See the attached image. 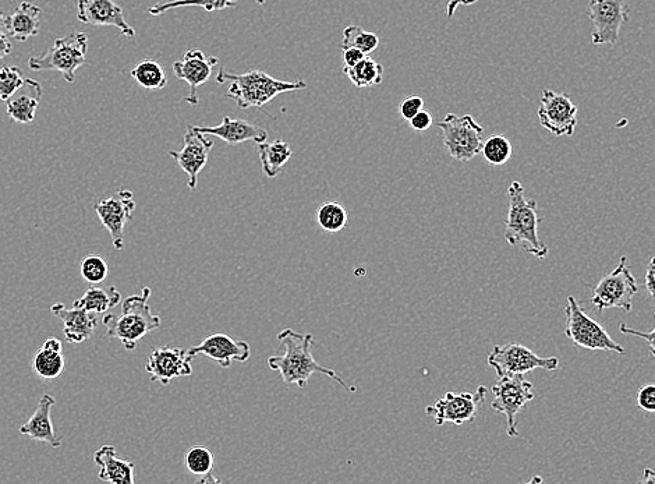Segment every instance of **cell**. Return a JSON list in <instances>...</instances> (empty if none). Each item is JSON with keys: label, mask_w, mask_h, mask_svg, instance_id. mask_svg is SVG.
<instances>
[{"label": "cell", "mask_w": 655, "mask_h": 484, "mask_svg": "<svg viewBox=\"0 0 655 484\" xmlns=\"http://www.w3.org/2000/svg\"><path fill=\"white\" fill-rule=\"evenodd\" d=\"M278 339L281 342L283 353L268 358V367L281 374L286 384H295L299 388H306L310 383V378L317 373L332 378L335 383L341 384L348 391H356V387L346 384L335 370L320 365L314 359L313 351H311L315 344L313 335L300 334L292 328H285L279 332Z\"/></svg>", "instance_id": "1"}, {"label": "cell", "mask_w": 655, "mask_h": 484, "mask_svg": "<svg viewBox=\"0 0 655 484\" xmlns=\"http://www.w3.org/2000/svg\"><path fill=\"white\" fill-rule=\"evenodd\" d=\"M506 196L509 201L505 225L506 242L513 247H519L536 259L544 260L550 250L538 235V228L543 218L538 213L537 201L527 199L524 187L518 180H513L506 190Z\"/></svg>", "instance_id": "2"}, {"label": "cell", "mask_w": 655, "mask_h": 484, "mask_svg": "<svg viewBox=\"0 0 655 484\" xmlns=\"http://www.w3.org/2000/svg\"><path fill=\"white\" fill-rule=\"evenodd\" d=\"M217 81L219 84L229 83L226 98L235 101L237 107L242 109L262 108L279 94L307 88L304 80H278L261 70L236 74L221 69V72L217 74Z\"/></svg>", "instance_id": "3"}, {"label": "cell", "mask_w": 655, "mask_h": 484, "mask_svg": "<svg viewBox=\"0 0 655 484\" xmlns=\"http://www.w3.org/2000/svg\"><path fill=\"white\" fill-rule=\"evenodd\" d=\"M150 298L151 288L145 286L141 295H131L123 300L119 316L106 314L102 320L108 338L119 339L126 351H134L145 335L161 327V317L152 313L148 305Z\"/></svg>", "instance_id": "4"}, {"label": "cell", "mask_w": 655, "mask_h": 484, "mask_svg": "<svg viewBox=\"0 0 655 484\" xmlns=\"http://www.w3.org/2000/svg\"><path fill=\"white\" fill-rule=\"evenodd\" d=\"M88 35L72 33L56 38L40 56H30L28 67L35 72L55 70L62 73L67 83L76 81L77 70L87 63Z\"/></svg>", "instance_id": "5"}, {"label": "cell", "mask_w": 655, "mask_h": 484, "mask_svg": "<svg viewBox=\"0 0 655 484\" xmlns=\"http://www.w3.org/2000/svg\"><path fill=\"white\" fill-rule=\"evenodd\" d=\"M438 127L442 133V143L456 161L469 162L481 153L484 129L472 115L448 113Z\"/></svg>", "instance_id": "6"}, {"label": "cell", "mask_w": 655, "mask_h": 484, "mask_svg": "<svg viewBox=\"0 0 655 484\" xmlns=\"http://www.w3.org/2000/svg\"><path fill=\"white\" fill-rule=\"evenodd\" d=\"M565 335L580 348L589 351L625 353V348L611 338L603 325L591 319L573 296H568L565 307Z\"/></svg>", "instance_id": "7"}, {"label": "cell", "mask_w": 655, "mask_h": 484, "mask_svg": "<svg viewBox=\"0 0 655 484\" xmlns=\"http://www.w3.org/2000/svg\"><path fill=\"white\" fill-rule=\"evenodd\" d=\"M639 292V286L635 275L628 267V257H621L618 267L610 274L605 275L596 286H594L591 303L600 312L608 309H621L623 312H630L633 307V299Z\"/></svg>", "instance_id": "8"}, {"label": "cell", "mask_w": 655, "mask_h": 484, "mask_svg": "<svg viewBox=\"0 0 655 484\" xmlns=\"http://www.w3.org/2000/svg\"><path fill=\"white\" fill-rule=\"evenodd\" d=\"M487 363L499 378L524 376L536 369L554 372L559 367L558 358H541L526 346L516 344L497 345L488 355Z\"/></svg>", "instance_id": "9"}, {"label": "cell", "mask_w": 655, "mask_h": 484, "mask_svg": "<svg viewBox=\"0 0 655 484\" xmlns=\"http://www.w3.org/2000/svg\"><path fill=\"white\" fill-rule=\"evenodd\" d=\"M494 394L492 411L502 413L506 418V434L511 438L520 436L518 416L524 406L533 401V384L523 376L504 377L491 388Z\"/></svg>", "instance_id": "10"}, {"label": "cell", "mask_w": 655, "mask_h": 484, "mask_svg": "<svg viewBox=\"0 0 655 484\" xmlns=\"http://www.w3.org/2000/svg\"><path fill=\"white\" fill-rule=\"evenodd\" d=\"M487 388L480 385L476 392H446L434 405L427 406L426 413L438 426L452 423L455 426L473 422L483 404Z\"/></svg>", "instance_id": "11"}, {"label": "cell", "mask_w": 655, "mask_h": 484, "mask_svg": "<svg viewBox=\"0 0 655 484\" xmlns=\"http://www.w3.org/2000/svg\"><path fill=\"white\" fill-rule=\"evenodd\" d=\"M629 16L626 0H590L587 17L593 24L591 42L594 45H615Z\"/></svg>", "instance_id": "12"}, {"label": "cell", "mask_w": 655, "mask_h": 484, "mask_svg": "<svg viewBox=\"0 0 655 484\" xmlns=\"http://www.w3.org/2000/svg\"><path fill=\"white\" fill-rule=\"evenodd\" d=\"M540 125L555 137H572L577 126V107L564 93L544 90L537 111Z\"/></svg>", "instance_id": "13"}, {"label": "cell", "mask_w": 655, "mask_h": 484, "mask_svg": "<svg viewBox=\"0 0 655 484\" xmlns=\"http://www.w3.org/2000/svg\"><path fill=\"white\" fill-rule=\"evenodd\" d=\"M94 208L99 221L111 235L113 247L116 250H123L126 222L133 218V213L136 211L134 194L130 190H119L108 199L99 201Z\"/></svg>", "instance_id": "14"}, {"label": "cell", "mask_w": 655, "mask_h": 484, "mask_svg": "<svg viewBox=\"0 0 655 484\" xmlns=\"http://www.w3.org/2000/svg\"><path fill=\"white\" fill-rule=\"evenodd\" d=\"M212 148H214V141L208 139L207 134L198 132L194 126H189L184 134L182 150L169 153L172 158H175L183 172L189 176L187 186L190 190L197 189L198 176L208 164Z\"/></svg>", "instance_id": "15"}, {"label": "cell", "mask_w": 655, "mask_h": 484, "mask_svg": "<svg viewBox=\"0 0 655 484\" xmlns=\"http://www.w3.org/2000/svg\"><path fill=\"white\" fill-rule=\"evenodd\" d=\"M191 356L182 348L162 346L155 349L145 365V372L150 374L152 381L161 385H169L173 380L193 374Z\"/></svg>", "instance_id": "16"}, {"label": "cell", "mask_w": 655, "mask_h": 484, "mask_svg": "<svg viewBox=\"0 0 655 484\" xmlns=\"http://www.w3.org/2000/svg\"><path fill=\"white\" fill-rule=\"evenodd\" d=\"M77 19L95 27H115L120 34L133 40L136 30L127 23L122 7L113 0H74Z\"/></svg>", "instance_id": "17"}, {"label": "cell", "mask_w": 655, "mask_h": 484, "mask_svg": "<svg viewBox=\"0 0 655 484\" xmlns=\"http://www.w3.org/2000/svg\"><path fill=\"white\" fill-rule=\"evenodd\" d=\"M217 56H207L201 49L193 48L184 54L182 60L173 63V73L179 80L186 81L190 87V93L184 101L190 105H198L200 98L197 95V88L207 83L212 76V70L218 65Z\"/></svg>", "instance_id": "18"}, {"label": "cell", "mask_w": 655, "mask_h": 484, "mask_svg": "<svg viewBox=\"0 0 655 484\" xmlns=\"http://www.w3.org/2000/svg\"><path fill=\"white\" fill-rule=\"evenodd\" d=\"M191 358L198 355L207 356L217 362L223 369H229L233 362L246 363L251 356L249 342L237 341L226 334H212L204 338L201 344L187 349Z\"/></svg>", "instance_id": "19"}, {"label": "cell", "mask_w": 655, "mask_h": 484, "mask_svg": "<svg viewBox=\"0 0 655 484\" xmlns=\"http://www.w3.org/2000/svg\"><path fill=\"white\" fill-rule=\"evenodd\" d=\"M51 312L59 317L63 323V332L67 342L70 344H83L94 334L98 325L97 316L80 307L67 309L63 303H55L51 307Z\"/></svg>", "instance_id": "20"}, {"label": "cell", "mask_w": 655, "mask_h": 484, "mask_svg": "<svg viewBox=\"0 0 655 484\" xmlns=\"http://www.w3.org/2000/svg\"><path fill=\"white\" fill-rule=\"evenodd\" d=\"M198 132L207 134V136H215L225 143L235 144L244 143V141H256V143H264L268 139L267 130L261 129L256 125H251L247 120L243 119H230L229 116L223 118L221 125L208 127V126H194Z\"/></svg>", "instance_id": "21"}, {"label": "cell", "mask_w": 655, "mask_h": 484, "mask_svg": "<svg viewBox=\"0 0 655 484\" xmlns=\"http://www.w3.org/2000/svg\"><path fill=\"white\" fill-rule=\"evenodd\" d=\"M44 90L38 81L26 79L23 86L6 101V111L9 118L21 125H30L35 120L40 107Z\"/></svg>", "instance_id": "22"}, {"label": "cell", "mask_w": 655, "mask_h": 484, "mask_svg": "<svg viewBox=\"0 0 655 484\" xmlns=\"http://www.w3.org/2000/svg\"><path fill=\"white\" fill-rule=\"evenodd\" d=\"M55 402L52 395H42L33 416L20 427V433L33 438L35 441L49 444L52 448H59L62 445V438L56 436L51 419V412Z\"/></svg>", "instance_id": "23"}, {"label": "cell", "mask_w": 655, "mask_h": 484, "mask_svg": "<svg viewBox=\"0 0 655 484\" xmlns=\"http://www.w3.org/2000/svg\"><path fill=\"white\" fill-rule=\"evenodd\" d=\"M94 462L99 466L98 478L113 484L134 483V462L116 455L113 445H102L94 454Z\"/></svg>", "instance_id": "24"}, {"label": "cell", "mask_w": 655, "mask_h": 484, "mask_svg": "<svg viewBox=\"0 0 655 484\" xmlns=\"http://www.w3.org/2000/svg\"><path fill=\"white\" fill-rule=\"evenodd\" d=\"M41 14L40 6L27 2L20 3L5 20L10 37L19 42H26L38 35L41 28Z\"/></svg>", "instance_id": "25"}, {"label": "cell", "mask_w": 655, "mask_h": 484, "mask_svg": "<svg viewBox=\"0 0 655 484\" xmlns=\"http://www.w3.org/2000/svg\"><path fill=\"white\" fill-rule=\"evenodd\" d=\"M293 151L286 141L275 140L272 143L258 144V157H260L262 172L268 178L274 179L282 172L283 166L292 158Z\"/></svg>", "instance_id": "26"}, {"label": "cell", "mask_w": 655, "mask_h": 484, "mask_svg": "<svg viewBox=\"0 0 655 484\" xmlns=\"http://www.w3.org/2000/svg\"><path fill=\"white\" fill-rule=\"evenodd\" d=\"M122 303V293L115 288H98L90 286L80 299L74 300L73 307L87 310L94 314H104Z\"/></svg>", "instance_id": "27"}, {"label": "cell", "mask_w": 655, "mask_h": 484, "mask_svg": "<svg viewBox=\"0 0 655 484\" xmlns=\"http://www.w3.org/2000/svg\"><path fill=\"white\" fill-rule=\"evenodd\" d=\"M343 73L348 76L350 83L359 88H370L380 86L384 80V66L377 60L366 56L360 63L353 67H345Z\"/></svg>", "instance_id": "28"}, {"label": "cell", "mask_w": 655, "mask_h": 484, "mask_svg": "<svg viewBox=\"0 0 655 484\" xmlns=\"http://www.w3.org/2000/svg\"><path fill=\"white\" fill-rule=\"evenodd\" d=\"M184 464H186L187 471L194 476H201V483L219 482L212 476L214 471L215 458L210 448L204 445H194V447L187 450L184 455Z\"/></svg>", "instance_id": "29"}, {"label": "cell", "mask_w": 655, "mask_h": 484, "mask_svg": "<svg viewBox=\"0 0 655 484\" xmlns=\"http://www.w3.org/2000/svg\"><path fill=\"white\" fill-rule=\"evenodd\" d=\"M131 79L145 90H162L168 83L164 66L154 59H144L130 72Z\"/></svg>", "instance_id": "30"}, {"label": "cell", "mask_w": 655, "mask_h": 484, "mask_svg": "<svg viewBox=\"0 0 655 484\" xmlns=\"http://www.w3.org/2000/svg\"><path fill=\"white\" fill-rule=\"evenodd\" d=\"M315 219H317V224L322 231L338 233L348 225L349 214L338 201H325L318 207Z\"/></svg>", "instance_id": "31"}, {"label": "cell", "mask_w": 655, "mask_h": 484, "mask_svg": "<svg viewBox=\"0 0 655 484\" xmlns=\"http://www.w3.org/2000/svg\"><path fill=\"white\" fill-rule=\"evenodd\" d=\"M66 362L63 352L52 351L41 346L40 351L35 353L33 369L37 376L45 380H55L65 370Z\"/></svg>", "instance_id": "32"}, {"label": "cell", "mask_w": 655, "mask_h": 484, "mask_svg": "<svg viewBox=\"0 0 655 484\" xmlns=\"http://www.w3.org/2000/svg\"><path fill=\"white\" fill-rule=\"evenodd\" d=\"M239 0H172V2H159L148 9L151 16H161L169 10L177 9V7H203L205 12L212 13L217 10L228 9V7H235Z\"/></svg>", "instance_id": "33"}, {"label": "cell", "mask_w": 655, "mask_h": 484, "mask_svg": "<svg viewBox=\"0 0 655 484\" xmlns=\"http://www.w3.org/2000/svg\"><path fill=\"white\" fill-rule=\"evenodd\" d=\"M380 47V37L370 31L363 30L359 26H349L343 30V41L339 48H356L363 54H373L375 49Z\"/></svg>", "instance_id": "34"}, {"label": "cell", "mask_w": 655, "mask_h": 484, "mask_svg": "<svg viewBox=\"0 0 655 484\" xmlns=\"http://www.w3.org/2000/svg\"><path fill=\"white\" fill-rule=\"evenodd\" d=\"M512 143L504 134H492L483 141L481 154L488 164L499 166L504 165L512 158Z\"/></svg>", "instance_id": "35"}, {"label": "cell", "mask_w": 655, "mask_h": 484, "mask_svg": "<svg viewBox=\"0 0 655 484\" xmlns=\"http://www.w3.org/2000/svg\"><path fill=\"white\" fill-rule=\"evenodd\" d=\"M80 272L81 277L86 279L88 284L97 285L108 278L109 267L104 257L92 254V256H87L86 259L81 261Z\"/></svg>", "instance_id": "36"}, {"label": "cell", "mask_w": 655, "mask_h": 484, "mask_svg": "<svg viewBox=\"0 0 655 484\" xmlns=\"http://www.w3.org/2000/svg\"><path fill=\"white\" fill-rule=\"evenodd\" d=\"M21 70L16 66H0V101H7L23 86Z\"/></svg>", "instance_id": "37"}, {"label": "cell", "mask_w": 655, "mask_h": 484, "mask_svg": "<svg viewBox=\"0 0 655 484\" xmlns=\"http://www.w3.org/2000/svg\"><path fill=\"white\" fill-rule=\"evenodd\" d=\"M636 399L642 411L655 413V383L642 385L637 391Z\"/></svg>", "instance_id": "38"}, {"label": "cell", "mask_w": 655, "mask_h": 484, "mask_svg": "<svg viewBox=\"0 0 655 484\" xmlns=\"http://www.w3.org/2000/svg\"><path fill=\"white\" fill-rule=\"evenodd\" d=\"M424 109V100L417 95H412V97H407L406 100L402 101L400 104V115L403 119L410 120L413 116H416L417 113Z\"/></svg>", "instance_id": "39"}, {"label": "cell", "mask_w": 655, "mask_h": 484, "mask_svg": "<svg viewBox=\"0 0 655 484\" xmlns=\"http://www.w3.org/2000/svg\"><path fill=\"white\" fill-rule=\"evenodd\" d=\"M6 16L0 12V60L7 58L13 51L12 41H10V34L6 28Z\"/></svg>", "instance_id": "40"}, {"label": "cell", "mask_w": 655, "mask_h": 484, "mask_svg": "<svg viewBox=\"0 0 655 484\" xmlns=\"http://www.w3.org/2000/svg\"><path fill=\"white\" fill-rule=\"evenodd\" d=\"M654 316H655V312H654ZM619 331H621L622 334L625 335H632V337L644 339V341H646L647 344H649L651 355H653L655 358V327L653 331L642 332V331L635 330V328H629L628 325H626L625 323H621V325H619Z\"/></svg>", "instance_id": "41"}, {"label": "cell", "mask_w": 655, "mask_h": 484, "mask_svg": "<svg viewBox=\"0 0 655 484\" xmlns=\"http://www.w3.org/2000/svg\"><path fill=\"white\" fill-rule=\"evenodd\" d=\"M409 122L416 132H426V130L433 126L434 119L430 112L426 111V109H421Z\"/></svg>", "instance_id": "42"}, {"label": "cell", "mask_w": 655, "mask_h": 484, "mask_svg": "<svg viewBox=\"0 0 655 484\" xmlns=\"http://www.w3.org/2000/svg\"><path fill=\"white\" fill-rule=\"evenodd\" d=\"M366 56L368 55L363 54V52L356 48L343 49V62H345V67L356 66L357 63H360L361 60L366 58Z\"/></svg>", "instance_id": "43"}, {"label": "cell", "mask_w": 655, "mask_h": 484, "mask_svg": "<svg viewBox=\"0 0 655 484\" xmlns=\"http://www.w3.org/2000/svg\"><path fill=\"white\" fill-rule=\"evenodd\" d=\"M644 281H646L647 292H649L651 298L655 299V257L650 260L649 266H647Z\"/></svg>", "instance_id": "44"}, {"label": "cell", "mask_w": 655, "mask_h": 484, "mask_svg": "<svg viewBox=\"0 0 655 484\" xmlns=\"http://www.w3.org/2000/svg\"><path fill=\"white\" fill-rule=\"evenodd\" d=\"M477 2L479 0H449L448 7H446V16H448V19H452L459 6H472Z\"/></svg>", "instance_id": "45"}, {"label": "cell", "mask_w": 655, "mask_h": 484, "mask_svg": "<svg viewBox=\"0 0 655 484\" xmlns=\"http://www.w3.org/2000/svg\"><path fill=\"white\" fill-rule=\"evenodd\" d=\"M640 483H654L655 484V472L651 471L650 468L644 469L642 479Z\"/></svg>", "instance_id": "46"}, {"label": "cell", "mask_w": 655, "mask_h": 484, "mask_svg": "<svg viewBox=\"0 0 655 484\" xmlns=\"http://www.w3.org/2000/svg\"><path fill=\"white\" fill-rule=\"evenodd\" d=\"M256 2L258 3V5H261V6L265 5V0H256Z\"/></svg>", "instance_id": "47"}]
</instances>
